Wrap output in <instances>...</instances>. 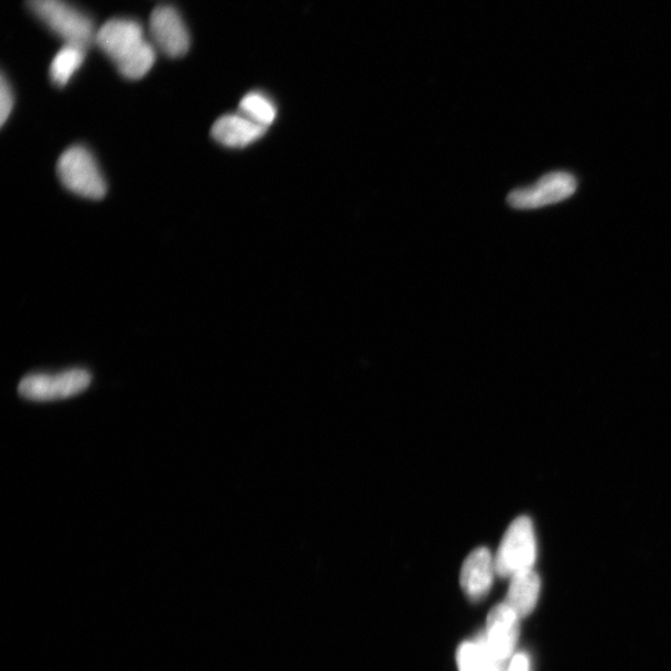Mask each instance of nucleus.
Masks as SVG:
<instances>
[{
    "mask_svg": "<svg viewBox=\"0 0 671 671\" xmlns=\"http://www.w3.org/2000/svg\"><path fill=\"white\" fill-rule=\"evenodd\" d=\"M519 619L517 613L505 602L495 606L486 619V641H488L493 657L500 663H505L517 647Z\"/></svg>",
    "mask_w": 671,
    "mask_h": 671,
    "instance_id": "obj_8",
    "label": "nucleus"
},
{
    "mask_svg": "<svg viewBox=\"0 0 671 671\" xmlns=\"http://www.w3.org/2000/svg\"><path fill=\"white\" fill-rule=\"evenodd\" d=\"M541 589V581L537 572L528 570L511 577L507 596V605L524 618L537 607Z\"/></svg>",
    "mask_w": 671,
    "mask_h": 671,
    "instance_id": "obj_11",
    "label": "nucleus"
},
{
    "mask_svg": "<svg viewBox=\"0 0 671 671\" xmlns=\"http://www.w3.org/2000/svg\"><path fill=\"white\" fill-rule=\"evenodd\" d=\"M26 4L65 44L87 48L95 43L97 32L91 19L66 0H28Z\"/></svg>",
    "mask_w": 671,
    "mask_h": 671,
    "instance_id": "obj_2",
    "label": "nucleus"
},
{
    "mask_svg": "<svg viewBox=\"0 0 671 671\" xmlns=\"http://www.w3.org/2000/svg\"><path fill=\"white\" fill-rule=\"evenodd\" d=\"M537 561V538L530 518L515 519L501 541L495 556L496 573L502 578L532 570Z\"/></svg>",
    "mask_w": 671,
    "mask_h": 671,
    "instance_id": "obj_4",
    "label": "nucleus"
},
{
    "mask_svg": "<svg viewBox=\"0 0 671 671\" xmlns=\"http://www.w3.org/2000/svg\"><path fill=\"white\" fill-rule=\"evenodd\" d=\"M95 43L126 79H142L155 63V46L145 39L142 25L132 19L106 22L97 31Z\"/></svg>",
    "mask_w": 671,
    "mask_h": 671,
    "instance_id": "obj_1",
    "label": "nucleus"
},
{
    "mask_svg": "<svg viewBox=\"0 0 671 671\" xmlns=\"http://www.w3.org/2000/svg\"><path fill=\"white\" fill-rule=\"evenodd\" d=\"M484 671H504V663H500V661L496 660L490 651L488 659H486V665Z\"/></svg>",
    "mask_w": 671,
    "mask_h": 671,
    "instance_id": "obj_17",
    "label": "nucleus"
},
{
    "mask_svg": "<svg viewBox=\"0 0 671 671\" xmlns=\"http://www.w3.org/2000/svg\"><path fill=\"white\" fill-rule=\"evenodd\" d=\"M150 33L153 45L170 57H181L188 53L191 35L186 23L176 8L160 6L150 19Z\"/></svg>",
    "mask_w": 671,
    "mask_h": 671,
    "instance_id": "obj_7",
    "label": "nucleus"
},
{
    "mask_svg": "<svg viewBox=\"0 0 671 671\" xmlns=\"http://www.w3.org/2000/svg\"><path fill=\"white\" fill-rule=\"evenodd\" d=\"M577 190V180L567 172H552L531 187L515 190L508 202L515 209H537L566 201Z\"/></svg>",
    "mask_w": 671,
    "mask_h": 671,
    "instance_id": "obj_6",
    "label": "nucleus"
},
{
    "mask_svg": "<svg viewBox=\"0 0 671 671\" xmlns=\"http://www.w3.org/2000/svg\"><path fill=\"white\" fill-rule=\"evenodd\" d=\"M239 110L247 118L266 126V128L274 122L278 116L275 104L271 101L269 96L259 91L249 93L242 97Z\"/></svg>",
    "mask_w": 671,
    "mask_h": 671,
    "instance_id": "obj_13",
    "label": "nucleus"
},
{
    "mask_svg": "<svg viewBox=\"0 0 671 671\" xmlns=\"http://www.w3.org/2000/svg\"><path fill=\"white\" fill-rule=\"evenodd\" d=\"M508 671H530L529 658L524 654L515 656Z\"/></svg>",
    "mask_w": 671,
    "mask_h": 671,
    "instance_id": "obj_16",
    "label": "nucleus"
},
{
    "mask_svg": "<svg viewBox=\"0 0 671 671\" xmlns=\"http://www.w3.org/2000/svg\"><path fill=\"white\" fill-rule=\"evenodd\" d=\"M489 653L488 641L483 634L476 636L473 641H464L456 654L459 671H484Z\"/></svg>",
    "mask_w": 671,
    "mask_h": 671,
    "instance_id": "obj_14",
    "label": "nucleus"
},
{
    "mask_svg": "<svg viewBox=\"0 0 671 671\" xmlns=\"http://www.w3.org/2000/svg\"><path fill=\"white\" fill-rule=\"evenodd\" d=\"M90 383L91 374L75 368L56 375H29L19 383L18 392L29 401H57L80 394Z\"/></svg>",
    "mask_w": 671,
    "mask_h": 671,
    "instance_id": "obj_5",
    "label": "nucleus"
},
{
    "mask_svg": "<svg viewBox=\"0 0 671 671\" xmlns=\"http://www.w3.org/2000/svg\"><path fill=\"white\" fill-rule=\"evenodd\" d=\"M57 176L76 196L93 201L106 196L107 183L100 165L84 145H73L62 154L57 162Z\"/></svg>",
    "mask_w": 671,
    "mask_h": 671,
    "instance_id": "obj_3",
    "label": "nucleus"
},
{
    "mask_svg": "<svg viewBox=\"0 0 671 671\" xmlns=\"http://www.w3.org/2000/svg\"><path fill=\"white\" fill-rule=\"evenodd\" d=\"M495 559L488 549L474 550L464 561L461 585L466 597L479 602L488 595L494 581Z\"/></svg>",
    "mask_w": 671,
    "mask_h": 671,
    "instance_id": "obj_10",
    "label": "nucleus"
},
{
    "mask_svg": "<svg viewBox=\"0 0 671 671\" xmlns=\"http://www.w3.org/2000/svg\"><path fill=\"white\" fill-rule=\"evenodd\" d=\"M14 107V94L11 84L8 83L6 75H2L0 83V123L4 126L11 118Z\"/></svg>",
    "mask_w": 671,
    "mask_h": 671,
    "instance_id": "obj_15",
    "label": "nucleus"
},
{
    "mask_svg": "<svg viewBox=\"0 0 671 671\" xmlns=\"http://www.w3.org/2000/svg\"><path fill=\"white\" fill-rule=\"evenodd\" d=\"M267 130L266 126L250 120L241 112L228 113L214 122L212 136L224 148L245 149L264 138Z\"/></svg>",
    "mask_w": 671,
    "mask_h": 671,
    "instance_id": "obj_9",
    "label": "nucleus"
},
{
    "mask_svg": "<svg viewBox=\"0 0 671 671\" xmlns=\"http://www.w3.org/2000/svg\"><path fill=\"white\" fill-rule=\"evenodd\" d=\"M87 48L65 44L55 55L51 65V79L59 87H64L73 79L85 62Z\"/></svg>",
    "mask_w": 671,
    "mask_h": 671,
    "instance_id": "obj_12",
    "label": "nucleus"
}]
</instances>
